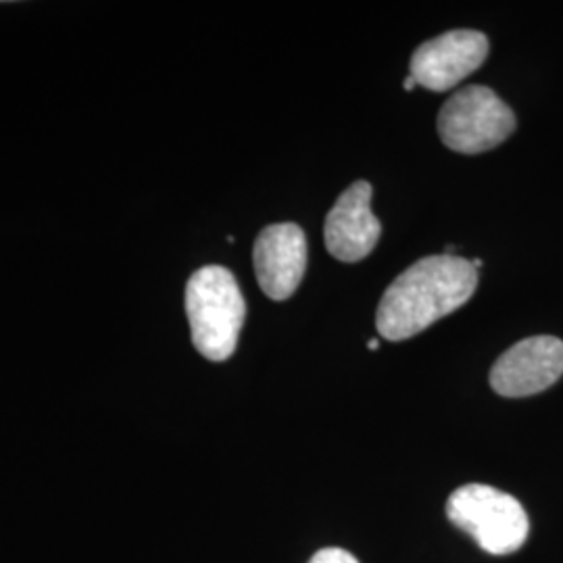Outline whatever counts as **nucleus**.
I'll list each match as a JSON object with an SVG mask.
<instances>
[{
	"mask_svg": "<svg viewBox=\"0 0 563 563\" xmlns=\"http://www.w3.org/2000/svg\"><path fill=\"white\" fill-rule=\"evenodd\" d=\"M478 269L457 255H430L407 267L383 295L376 313L380 336L390 342L420 334L470 301Z\"/></svg>",
	"mask_w": 563,
	"mask_h": 563,
	"instance_id": "1",
	"label": "nucleus"
},
{
	"mask_svg": "<svg viewBox=\"0 0 563 563\" xmlns=\"http://www.w3.org/2000/svg\"><path fill=\"white\" fill-rule=\"evenodd\" d=\"M186 316L192 344L209 362H225L234 355L246 302L230 269L205 265L186 284Z\"/></svg>",
	"mask_w": 563,
	"mask_h": 563,
	"instance_id": "2",
	"label": "nucleus"
},
{
	"mask_svg": "<svg viewBox=\"0 0 563 563\" xmlns=\"http://www.w3.org/2000/svg\"><path fill=\"white\" fill-rule=\"evenodd\" d=\"M446 518L490 555H509L528 539L522 504L488 484H465L446 501Z\"/></svg>",
	"mask_w": 563,
	"mask_h": 563,
	"instance_id": "3",
	"label": "nucleus"
},
{
	"mask_svg": "<svg viewBox=\"0 0 563 563\" xmlns=\"http://www.w3.org/2000/svg\"><path fill=\"white\" fill-rule=\"evenodd\" d=\"M437 125L451 151L476 155L509 139L516 115L490 88L474 84L444 102Z\"/></svg>",
	"mask_w": 563,
	"mask_h": 563,
	"instance_id": "4",
	"label": "nucleus"
},
{
	"mask_svg": "<svg viewBox=\"0 0 563 563\" xmlns=\"http://www.w3.org/2000/svg\"><path fill=\"white\" fill-rule=\"evenodd\" d=\"M563 374V342L555 336H532L516 342L495 362L490 386L497 395L520 399L539 395Z\"/></svg>",
	"mask_w": 563,
	"mask_h": 563,
	"instance_id": "5",
	"label": "nucleus"
},
{
	"mask_svg": "<svg viewBox=\"0 0 563 563\" xmlns=\"http://www.w3.org/2000/svg\"><path fill=\"white\" fill-rule=\"evenodd\" d=\"M488 55V38L476 30H453L423 42L411 57V78L432 92L451 90Z\"/></svg>",
	"mask_w": 563,
	"mask_h": 563,
	"instance_id": "6",
	"label": "nucleus"
},
{
	"mask_svg": "<svg viewBox=\"0 0 563 563\" xmlns=\"http://www.w3.org/2000/svg\"><path fill=\"white\" fill-rule=\"evenodd\" d=\"M380 234L383 225L372 213V184L365 180L351 184L325 218V249L339 262H362L374 251Z\"/></svg>",
	"mask_w": 563,
	"mask_h": 563,
	"instance_id": "7",
	"label": "nucleus"
},
{
	"mask_svg": "<svg viewBox=\"0 0 563 563\" xmlns=\"http://www.w3.org/2000/svg\"><path fill=\"white\" fill-rule=\"evenodd\" d=\"M253 263L263 292L284 301L299 288L307 267V241L297 223H274L262 230L253 249Z\"/></svg>",
	"mask_w": 563,
	"mask_h": 563,
	"instance_id": "8",
	"label": "nucleus"
},
{
	"mask_svg": "<svg viewBox=\"0 0 563 563\" xmlns=\"http://www.w3.org/2000/svg\"><path fill=\"white\" fill-rule=\"evenodd\" d=\"M309 563H360L349 551H344V549H336V547H328V549H322V551H318Z\"/></svg>",
	"mask_w": 563,
	"mask_h": 563,
	"instance_id": "9",
	"label": "nucleus"
},
{
	"mask_svg": "<svg viewBox=\"0 0 563 563\" xmlns=\"http://www.w3.org/2000/svg\"><path fill=\"white\" fill-rule=\"evenodd\" d=\"M416 84H418V81L413 80L411 76H407V80H405V90H411Z\"/></svg>",
	"mask_w": 563,
	"mask_h": 563,
	"instance_id": "10",
	"label": "nucleus"
},
{
	"mask_svg": "<svg viewBox=\"0 0 563 563\" xmlns=\"http://www.w3.org/2000/svg\"><path fill=\"white\" fill-rule=\"evenodd\" d=\"M367 349H369V351H378V341L367 342Z\"/></svg>",
	"mask_w": 563,
	"mask_h": 563,
	"instance_id": "11",
	"label": "nucleus"
}]
</instances>
